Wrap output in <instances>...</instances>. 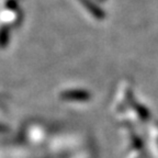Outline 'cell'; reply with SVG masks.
<instances>
[{"instance_id": "cell-2", "label": "cell", "mask_w": 158, "mask_h": 158, "mask_svg": "<svg viewBox=\"0 0 158 158\" xmlns=\"http://www.w3.org/2000/svg\"><path fill=\"white\" fill-rule=\"evenodd\" d=\"M10 30L8 27H3L0 31V46H6L8 44V41L10 40Z\"/></svg>"}, {"instance_id": "cell-1", "label": "cell", "mask_w": 158, "mask_h": 158, "mask_svg": "<svg viewBox=\"0 0 158 158\" xmlns=\"http://www.w3.org/2000/svg\"><path fill=\"white\" fill-rule=\"evenodd\" d=\"M79 1L82 3V6H84V7L86 8V9L88 10L89 12L91 13L96 19H98V20L104 19L106 13H104L103 11L96 5V3L92 2L91 0H79Z\"/></svg>"}]
</instances>
